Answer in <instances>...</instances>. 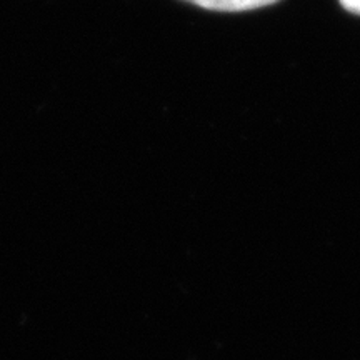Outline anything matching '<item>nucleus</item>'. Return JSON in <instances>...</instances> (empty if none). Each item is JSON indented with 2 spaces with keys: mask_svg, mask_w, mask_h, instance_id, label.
I'll return each instance as SVG.
<instances>
[{
  "mask_svg": "<svg viewBox=\"0 0 360 360\" xmlns=\"http://www.w3.org/2000/svg\"><path fill=\"white\" fill-rule=\"evenodd\" d=\"M184 2L217 12H245L274 6L281 0H184Z\"/></svg>",
  "mask_w": 360,
  "mask_h": 360,
  "instance_id": "obj_1",
  "label": "nucleus"
},
{
  "mask_svg": "<svg viewBox=\"0 0 360 360\" xmlns=\"http://www.w3.org/2000/svg\"><path fill=\"white\" fill-rule=\"evenodd\" d=\"M339 2L342 4V7H344L345 11L360 15V0H339Z\"/></svg>",
  "mask_w": 360,
  "mask_h": 360,
  "instance_id": "obj_2",
  "label": "nucleus"
}]
</instances>
